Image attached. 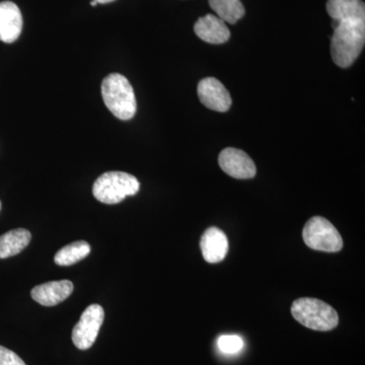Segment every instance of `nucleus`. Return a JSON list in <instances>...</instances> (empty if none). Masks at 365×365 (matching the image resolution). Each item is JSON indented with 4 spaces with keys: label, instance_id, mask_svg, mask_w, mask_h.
<instances>
[{
    "label": "nucleus",
    "instance_id": "nucleus-19",
    "mask_svg": "<svg viewBox=\"0 0 365 365\" xmlns=\"http://www.w3.org/2000/svg\"><path fill=\"white\" fill-rule=\"evenodd\" d=\"M98 2V4H110V2L115 1V0H96Z\"/></svg>",
    "mask_w": 365,
    "mask_h": 365
},
{
    "label": "nucleus",
    "instance_id": "nucleus-1",
    "mask_svg": "<svg viewBox=\"0 0 365 365\" xmlns=\"http://www.w3.org/2000/svg\"><path fill=\"white\" fill-rule=\"evenodd\" d=\"M331 54L336 66L348 68L359 58L365 43V20L333 21Z\"/></svg>",
    "mask_w": 365,
    "mask_h": 365
},
{
    "label": "nucleus",
    "instance_id": "nucleus-9",
    "mask_svg": "<svg viewBox=\"0 0 365 365\" xmlns=\"http://www.w3.org/2000/svg\"><path fill=\"white\" fill-rule=\"evenodd\" d=\"M73 283L69 280L51 281L33 288L32 299L44 307H54L71 297Z\"/></svg>",
    "mask_w": 365,
    "mask_h": 365
},
{
    "label": "nucleus",
    "instance_id": "nucleus-20",
    "mask_svg": "<svg viewBox=\"0 0 365 365\" xmlns=\"http://www.w3.org/2000/svg\"><path fill=\"white\" fill-rule=\"evenodd\" d=\"M97 4H98V2L96 1V0H93V1H91V6H97Z\"/></svg>",
    "mask_w": 365,
    "mask_h": 365
},
{
    "label": "nucleus",
    "instance_id": "nucleus-12",
    "mask_svg": "<svg viewBox=\"0 0 365 365\" xmlns=\"http://www.w3.org/2000/svg\"><path fill=\"white\" fill-rule=\"evenodd\" d=\"M204 260L207 263H220L228 252L227 235L218 227H210L204 232L200 241Z\"/></svg>",
    "mask_w": 365,
    "mask_h": 365
},
{
    "label": "nucleus",
    "instance_id": "nucleus-18",
    "mask_svg": "<svg viewBox=\"0 0 365 365\" xmlns=\"http://www.w3.org/2000/svg\"><path fill=\"white\" fill-rule=\"evenodd\" d=\"M0 365H26V364L18 354L4 346H0Z\"/></svg>",
    "mask_w": 365,
    "mask_h": 365
},
{
    "label": "nucleus",
    "instance_id": "nucleus-4",
    "mask_svg": "<svg viewBox=\"0 0 365 365\" xmlns=\"http://www.w3.org/2000/svg\"><path fill=\"white\" fill-rule=\"evenodd\" d=\"M140 189V182L135 177L124 172H108L93 182V194L98 201L104 204H118L126 197L134 196Z\"/></svg>",
    "mask_w": 365,
    "mask_h": 365
},
{
    "label": "nucleus",
    "instance_id": "nucleus-7",
    "mask_svg": "<svg viewBox=\"0 0 365 365\" xmlns=\"http://www.w3.org/2000/svg\"><path fill=\"white\" fill-rule=\"evenodd\" d=\"M218 163L223 172L235 179L247 180L256 176V165L245 151L227 148L220 153Z\"/></svg>",
    "mask_w": 365,
    "mask_h": 365
},
{
    "label": "nucleus",
    "instance_id": "nucleus-15",
    "mask_svg": "<svg viewBox=\"0 0 365 365\" xmlns=\"http://www.w3.org/2000/svg\"><path fill=\"white\" fill-rule=\"evenodd\" d=\"M209 6L225 23L235 24L245 16L241 0H209Z\"/></svg>",
    "mask_w": 365,
    "mask_h": 365
},
{
    "label": "nucleus",
    "instance_id": "nucleus-21",
    "mask_svg": "<svg viewBox=\"0 0 365 365\" xmlns=\"http://www.w3.org/2000/svg\"><path fill=\"white\" fill-rule=\"evenodd\" d=\"M0 210H1V202H0Z\"/></svg>",
    "mask_w": 365,
    "mask_h": 365
},
{
    "label": "nucleus",
    "instance_id": "nucleus-5",
    "mask_svg": "<svg viewBox=\"0 0 365 365\" xmlns=\"http://www.w3.org/2000/svg\"><path fill=\"white\" fill-rule=\"evenodd\" d=\"M304 244L316 251L337 253L343 248V240L337 228L321 216L312 217L302 230Z\"/></svg>",
    "mask_w": 365,
    "mask_h": 365
},
{
    "label": "nucleus",
    "instance_id": "nucleus-16",
    "mask_svg": "<svg viewBox=\"0 0 365 365\" xmlns=\"http://www.w3.org/2000/svg\"><path fill=\"white\" fill-rule=\"evenodd\" d=\"M88 242L78 241L71 242L60 249L54 257V262L59 266H71L83 260L91 253Z\"/></svg>",
    "mask_w": 365,
    "mask_h": 365
},
{
    "label": "nucleus",
    "instance_id": "nucleus-8",
    "mask_svg": "<svg viewBox=\"0 0 365 365\" xmlns=\"http://www.w3.org/2000/svg\"><path fill=\"white\" fill-rule=\"evenodd\" d=\"M199 100L208 109L216 112H227L232 107V100L225 86L215 78L200 81L197 88Z\"/></svg>",
    "mask_w": 365,
    "mask_h": 365
},
{
    "label": "nucleus",
    "instance_id": "nucleus-14",
    "mask_svg": "<svg viewBox=\"0 0 365 365\" xmlns=\"http://www.w3.org/2000/svg\"><path fill=\"white\" fill-rule=\"evenodd\" d=\"M32 235L26 228H16L0 235V259L20 254L30 244Z\"/></svg>",
    "mask_w": 365,
    "mask_h": 365
},
{
    "label": "nucleus",
    "instance_id": "nucleus-2",
    "mask_svg": "<svg viewBox=\"0 0 365 365\" xmlns=\"http://www.w3.org/2000/svg\"><path fill=\"white\" fill-rule=\"evenodd\" d=\"M106 107L118 119L128 121L136 114L135 93L128 79L119 73L109 74L102 83Z\"/></svg>",
    "mask_w": 365,
    "mask_h": 365
},
{
    "label": "nucleus",
    "instance_id": "nucleus-17",
    "mask_svg": "<svg viewBox=\"0 0 365 365\" xmlns=\"http://www.w3.org/2000/svg\"><path fill=\"white\" fill-rule=\"evenodd\" d=\"M217 345L220 351L227 353V354H235V353L241 351L244 342L240 336L225 335L220 337Z\"/></svg>",
    "mask_w": 365,
    "mask_h": 365
},
{
    "label": "nucleus",
    "instance_id": "nucleus-11",
    "mask_svg": "<svg viewBox=\"0 0 365 365\" xmlns=\"http://www.w3.org/2000/svg\"><path fill=\"white\" fill-rule=\"evenodd\" d=\"M195 34L209 44H223L230 38L227 24L215 14H206L199 19L194 26Z\"/></svg>",
    "mask_w": 365,
    "mask_h": 365
},
{
    "label": "nucleus",
    "instance_id": "nucleus-10",
    "mask_svg": "<svg viewBox=\"0 0 365 365\" xmlns=\"http://www.w3.org/2000/svg\"><path fill=\"white\" fill-rule=\"evenodd\" d=\"M23 30V16L19 6L11 1L0 2V41L16 42Z\"/></svg>",
    "mask_w": 365,
    "mask_h": 365
},
{
    "label": "nucleus",
    "instance_id": "nucleus-13",
    "mask_svg": "<svg viewBox=\"0 0 365 365\" xmlns=\"http://www.w3.org/2000/svg\"><path fill=\"white\" fill-rule=\"evenodd\" d=\"M327 13L336 21L365 20L362 0H328Z\"/></svg>",
    "mask_w": 365,
    "mask_h": 365
},
{
    "label": "nucleus",
    "instance_id": "nucleus-6",
    "mask_svg": "<svg viewBox=\"0 0 365 365\" xmlns=\"http://www.w3.org/2000/svg\"><path fill=\"white\" fill-rule=\"evenodd\" d=\"M105 312L98 304L86 307L73 330L72 342L79 350L90 349L97 340L101 327L104 323Z\"/></svg>",
    "mask_w": 365,
    "mask_h": 365
},
{
    "label": "nucleus",
    "instance_id": "nucleus-3",
    "mask_svg": "<svg viewBox=\"0 0 365 365\" xmlns=\"http://www.w3.org/2000/svg\"><path fill=\"white\" fill-rule=\"evenodd\" d=\"M292 314L302 326L321 332L333 330L339 324V316L332 307L311 297L294 300Z\"/></svg>",
    "mask_w": 365,
    "mask_h": 365
}]
</instances>
